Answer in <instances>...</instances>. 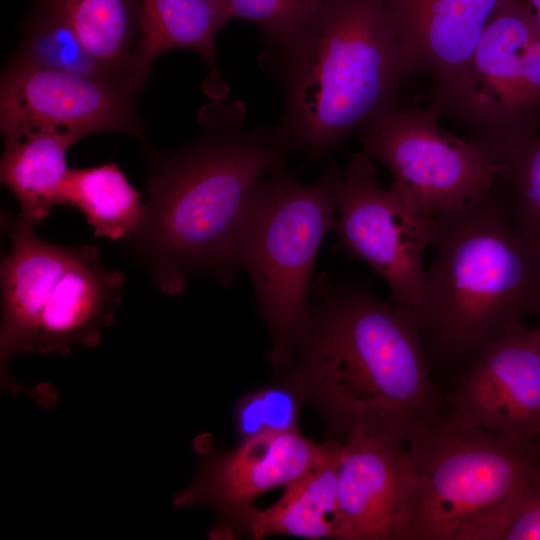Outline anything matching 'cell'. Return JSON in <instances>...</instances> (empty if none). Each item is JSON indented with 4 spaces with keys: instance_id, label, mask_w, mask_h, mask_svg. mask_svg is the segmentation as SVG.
<instances>
[{
    "instance_id": "obj_8",
    "label": "cell",
    "mask_w": 540,
    "mask_h": 540,
    "mask_svg": "<svg viewBox=\"0 0 540 540\" xmlns=\"http://www.w3.org/2000/svg\"><path fill=\"white\" fill-rule=\"evenodd\" d=\"M440 118L431 107L395 103L359 131L363 152L390 171L391 188L432 218L491 194L504 164L491 146L454 135L441 126Z\"/></svg>"
},
{
    "instance_id": "obj_22",
    "label": "cell",
    "mask_w": 540,
    "mask_h": 540,
    "mask_svg": "<svg viewBox=\"0 0 540 540\" xmlns=\"http://www.w3.org/2000/svg\"><path fill=\"white\" fill-rule=\"evenodd\" d=\"M10 60L125 85L87 50L67 21L37 5L24 21L20 43Z\"/></svg>"
},
{
    "instance_id": "obj_4",
    "label": "cell",
    "mask_w": 540,
    "mask_h": 540,
    "mask_svg": "<svg viewBox=\"0 0 540 540\" xmlns=\"http://www.w3.org/2000/svg\"><path fill=\"white\" fill-rule=\"evenodd\" d=\"M435 256L413 308L425 347L473 357L540 306V254L517 232L498 188L434 218Z\"/></svg>"
},
{
    "instance_id": "obj_3",
    "label": "cell",
    "mask_w": 540,
    "mask_h": 540,
    "mask_svg": "<svg viewBox=\"0 0 540 540\" xmlns=\"http://www.w3.org/2000/svg\"><path fill=\"white\" fill-rule=\"evenodd\" d=\"M266 45L259 63L283 96L275 127L307 163L394 105L401 80L419 71L386 0H327Z\"/></svg>"
},
{
    "instance_id": "obj_9",
    "label": "cell",
    "mask_w": 540,
    "mask_h": 540,
    "mask_svg": "<svg viewBox=\"0 0 540 540\" xmlns=\"http://www.w3.org/2000/svg\"><path fill=\"white\" fill-rule=\"evenodd\" d=\"M434 218L419 212L391 187L383 189L371 158L351 155L336 188L338 244L365 261L387 284L392 302L415 308L423 298L424 254Z\"/></svg>"
},
{
    "instance_id": "obj_14",
    "label": "cell",
    "mask_w": 540,
    "mask_h": 540,
    "mask_svg": "<svg viewBox=\"0 0 540 540\" xmlns=\"http://www.w3.org/2000/svg\"><path fill=\"white\" fill-rule=\"evenodd\" d=\"M124 282L122 272L102 264L93 245L77 246L41 309L27 352L67 354L74 345H98L114 320Z\"/></svg>"
},
{
    "instance_id": "obj_5",
    "label": "cell",
    "mask_w": 540,
    "mask_h": 540,
    "mask_svg": "<svg viewBox=\"0 0 540 540\" xmlns=\"http://www.w3.org/2000/svg\"><path fill=\"white\" fill-rule=\"evenodd\" d=\"M539 474L540 448L443 413L405 443L398 540H484Z\"/></svg>"
},
{
    "instance_id": "obj_16",
    "label": "cell",
    "mask_w": 540,
    "mask_h": 540,
    "mask_svg": "<svg viewBox=\"0 0 540 540\" xmlns=\"http://www.w3.org/2000/svg\"><path fill=\"white\" fill-rule=\"evenodd\" d=\"M386 1L419 71H427L436 88L466 65L486 27L508 0Z\"/></svg>"
},
{
    "instance_id": "obj_20",
    "label": "cell",
    "mask_w": 540,
    "mask_h": 540,
    "mask_svg": "<svg viewBox=\"0 0 540 540\" xmlns=\"http://www.w3.org/2000/svg\"><path fill=\"white\" fill-rule=\"evenodd\" d=\"M61 205L78 208L95 236L130 239L142 226L145 205L117 164L71 169L63 182Z\"/></svg>"
},
{
    "instance_id": "obj_27",
    "label": "cell",
    "mask_w": 540,
    "mask_h": 540,
    "mask_svg": "<svg viewBox=\"0 0 540 540\" xmlns=\"http://www.w3.org/2000/svg\"><path fill=\"white\" fill-rule=\"evenodd\" d=\"M540 30V0H524Z\"/></svg>"
},
{
    "instance_id": "obj_17",
    "label": "cell",
    "mask_w": 540,
    "mask_h": 540,
    "mask_svg": "<svg viewBox=\"0 0 540 540\" xmlns=\"http://www.w3.org/2000/svg\"><path fill=\"white\" fill-rule=\"evenodd\" d=\"M139 32L128 83L141 92L153 62L171 49L200 54L207 67L202 90L212 101L227 98L229 87L216 62V35L229 19L219 0H137Z\"/></svg>"
},
{
    "instance_id": "obj_19",
    "label": "cell",
    "mask_w": 540,
    "mask_h": 540,
    "mask_svg": "<svg viewBox=\"0 0 540 540\" xmlns=\"http://www.w3.org/2000/svg\"><path fill=\"white\" fill-rule=\"evenodd\" d=\"M81 138L70 131L40 127L5 139L1 182L18 200L20 215L32 224L61 204V190L69 170L66 152Z\"/></svg>"
},
{
    "instance_id": "obj_25",
    "label": "cell",
    "mask_w": 540,
    "mask_h": 540,
    "mask_svg": "<svg viewBox=\"0 0 540 540\" xmlns=\"http://www.w3.org/2000/svg\"><path fill=\"white\" fill-rule=\"evenodd\" d=\"M230 20L254 24L267 43L309 20L327 0H219Z\"/></svg>"
},
{
    "instance_id": "obj_24",
    "label": "cell",
    "mask_w": 540,
    "mask_h": 540,
    "mask_svg": "<svg viewBox=\"0 0 540 540\" xmlns=\"http://www.w3.org/2000/svg\"><path fill=\"white\" fill-rule=\"evenodd\" d=\"M300 397L289 384L267 386L242 396L234 409L238 435L246 439L265 432L297 429Z\"/></svg>"
},
{
    "instance_id": "obj_28",
    "label": "cell",
    "mask_w": 540,
    "mask_h": 540,
    "mask_svg": "<svg viewBox=\"0 0 540 540\" xmlns=\"http://www.w3.org/2000/svg\"><path fill=\"white\" fill-rule=\"evenodd\" d=\"M537 314L540 317V306L538 308ZM530 334H531L532 339L534 340V342L536 343V345L540 349V319H539V323H538V325L536 327L530 328Z\"/></svg>"
},
{
    "instance_id": "obj_13",
    "label": "cell",
    "mask_w": 540,
    "mask_h": 540,
    "mask_svg": "<svg viewBox=\"0 0 540 540\" xmlns=\"http://www.w3.org/2000/svg\"><path fill=\"white\" fill-rule=\"evenodd\" d=\"M405 443L357 434L343 442L337 471V539L398 540Z\"/></svg>"
},
{
    "instance_id": "obj_18",
    "label": "cell",
    "mask_w": 540,
    "mask_h": 540,
    "mask_svg": "<svg viewBox=\"0 0 540 540\" xmlns=\"http://www.w3.org/2000/svg\"><path fill=\"white\" fill-rule=\"evenodd\" d=\"M343 443L327 442L324 456L303 476L284 486L270 507L250 508L228 529L253 539L288 535L306 539H337V471Z\"/></svg>"
},
{
    "instance_id": "obj_1",
    "label": "cell",
    "mask_w": 540,
    "mask_h": 540,
    "mask_svg": "<svg viewBox=\"0 0 540 540\" xmlns=\"http://www.w3.org/2000/svg\"><path fill=\"white\" fill-rule=\"evenodd\" d=\"M294 358L286 381L345 439L364 434L406 443L444 413L413 308L330 273L313 280Z\"/></svg>"
},
{
    "instance_id": "obj_10",
    "label": "cell",
    "mask_w": 540,
    "mask_h": 540,
    "mask_svg": "<svg viewBox=\"0 0 540 540\" xmlns=\"http://www.w3.org/2000/svg\"><path fill=\"white\" fill-rule=\"evenodd\" d=\"M139 93L120 83L9 60L0 85V131L5 139L40 127L81 137L126 132L147 143L136 111Z\"/></svg>"
},
{
    "instance_id": "obj_15",
    "label": "cell",
    "mask_w": 540,
    "mask_h": 540,
    "mask_svg": "<svg viewBox=\"0 0 540 540\" xmlns=\"http://www.w3.org/2000/svg\"><path fill=\"white\" fill-rule=\"evenodd\" d=\"M33 226L19 214L10 233V252L1 264V385L14 392L29 389L10 376L7 361L27 353L41 309L77 250L43 241Z\"/></svg>"
},
{
    "instance_id": "obj_26",
    "label": "cell",
    "mask_w": 540,
    "mask_h": 540,
    "mask_svg": "<svg viewBox=\"0 0 540 540\" xmlns=\"http://www.w3.org/2000/svg\"><path fill=\"white\" fill-rule=\"evenodd\" d=\"M484 540H540V474L505 509Z\"/></svg>"
},
{
    "instance_id": "obj_21",
    "label": "cell",
    "mask_w": 540,
    "mask_h": 540,
    "mask_svg": "<svg viewBox=\"0 0 540 540\" xmlns=\"http://www.w3.org/2000/svg\"><path fill=\"white\" fill-rule=\"evenodd\" d=\"M34 5L67 21L87 50L131 88L128 69L139 32L137 0H35Z\"/></svg>"
},
{
    "instance_id": "obj_7",
    "label": "cell",
    "mask_w": 540,
    "mask_h": 540,
    "mask_svg": "<svg viewBox=\"0 0 540 540\" xmlns=\"http://www.w3.org/2000/svg\"><path fill=\"white\" fill-rule=\"evenodd\" d=\"M431 108L506 157L540 127V30L524 0L494 15L466 65L433 88Z\"/></svg>"
},
{
    "instance_id": "obj_23",
    "label": "cell",
    "mask_w": 540,
    "mask_h": 540,
    "mask_svg": "<svg viewBox=\"0 0 540 540\" xmlns=\"http://www.w3.org/2000/svg\"><path fill=\"white\" fill-rule=\"evenodd\" d=\"M498 187L517 232L540 254V135L528 136L508 155Z\"/></svg>"
},
{
    "instance_id": "obj_11",
    "label": "cell",
    "mask_w": 540,
    "mask_h": 540,
    "mask_svg": "<svg viewBox=\"0 0 540 540\" xmlns=\"http://www.w3.org/2000/svg\"><path fill=\"white\" fill-rule=\"evenodd\" d=\"M457 423L540 448V349L522 322L484 348L446 400Z\"/></svg>"
},
{
    "instance_id": "obj_12",
    "label": "cell",
    "mask_w": 540,
    "mask_h": 540,
    "mask_svg": "<svg viewBox=\"0 0 540 540\" xmlns=\"http://www.w3.org/2000/svg\"><path fill=\"white\" fill-rule=\"evenodd\" d=\"M297 429L265 432L228 451L200 456L193 482L173 500L177 508L209 506L218 515L213 536H225L231 525L264 492L286 486L308 472L326 453Z\"/></svg>"
},
{
    "instance_id": "obj_2",
    "label": "cell",
    "mask_w": 540,
    "mask_h": 540,
    "mask_svg": "<svg viewBox=\"0 0 540 540\" xmlns=\"http://www.w3.org/2000/svg\"><path fill=\"white\" fill-rule=\"evenodd\" d=\"M239 102L212 101L198 113L200 134L171 152L143 145L149 162L145 219L129 239L165 295L194 274L222 286L234 279L252 194L291 150L277 128L245 130Z\"/></svg>"
},
{
    "instance_id": "obj_6",
    "label": "cell",
    "mask_w": 540,
    "mask_h": 540,
    "mask_svg": "<svg viewBox=\"0 0 540 540\" xmlns=\"http://www.w3.org/2000/svg\"><path fill=\"white\" fill-rule=\"evenodd\" d=\"M342 177L329 164L312 183L291 177L285 162L256 186L238 250L258 311L269 331V361L289 365L310 312L311 287L322 241L335 229L336 188Z\"/></svg>"
}]
</instances>
